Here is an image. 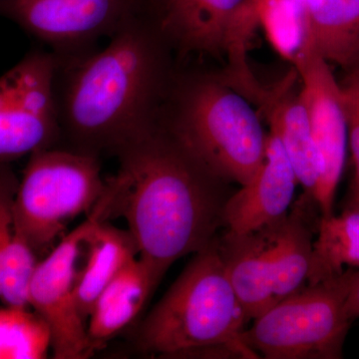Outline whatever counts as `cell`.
<instances>
[{
  "mask_svg": "<svg viewBox=\"0 0 359 359\" xmlns=\"http://www.w3.org/2000/svg\"><path fill=\"white\" fill-rule=\"evenodd\" d=\"M106 180V219L123 217L138 257L159 285L175 262L216 242L230 196L171 134L152 129L117 153Z\"/></svg>",
  "mask_w": 359,
  "mask_h": 359,
  "instance_id": "6da1fadb",
  "label": "cell"
},
{
  "mask_svg": "<svg viewBox=\"0 0 359 359\" xmlns=\"http://www.w3.org/2000/svg\"><path fill=\"white\" fill-rule=\"evenodd\" d=\"M161 58L154 35L135 18L102 50L75 65L58 110L60 125L79 144V151L118 153L155 128Z\"/></svg>",
  "mask_w": 359,
  "mask_h": 359,
  "instance_id": "7a4b0ae2",
  "label": "cell"
},
{
  "mask_svg": "<svg viewBox=\"0 0 359 359\" xmlns=\"http://www.w3.org/2000/svg\"><path fill=\"white\" fill-rule=\"evenodd\" d=\"M248 321L217 238L142 321L137 348L166 358H259L244 341Z\"/></svg>",
  "mask_w": 359,
  "mask_h": 359,
  "instance_id": "3957f363",
  "label": "cell"
},
{
  "mask_svg": "<svg viewBox=\"0 0 359 359\" xmlns=\"http://www.w3.org/2000/svg\"><path fill=\"white\" fill-rule=\"evenodd\" d=\"M169 133L209 173L241 187L266 155L268 133L259 113L218 78H200L184 89Z\"/></svg>",
  "mask_w": 359,
  "mask_h": 359,
  "instance_id": "277c9868",
  "label": "cell"
},
{
  "mask_svg": "<svg viewBox=\"0 0 359 359\" xmlns=\"http://www.w3.org/2000/svg\"><path fill=\"white\" fill-rule=\"evenodd\" d=\"M356 271L308 283L266 309L245 328V344L266 359L342 358L353 323L346 301Z\"/></svg>",
  "mask_w": 359,
  "mask_h": 359,
  "instance_id": "5b68a950",
  "label": "cell"
},
{
  "mask_svg": "<svg viewBox=\"0 0 359 359\" xmlns=\"http://www.w3.org/2000/svg\"><path fill=\"white\" fill-rule=\"evenodd\" d=\"M105 187L96 155L51 148L32 153L14 201L18 233L36 254L48 250L70 222L93 211Z\"/></svg>",
  "mask_w": 359,
  "mask_h": 359,
  "instance_id": "8992f818",
  "label": "cell"
},
{
  "mask_svg": "<svg viewBox=\"0 0 359 359\" xmlns=\"http://www.w3.org/2000/svg\"><path fill=\"white\" fill-rule=\"evenodd\" d=\"M57 59L32 51L0 75V163L50 148L60 131Z\"/></svg>",
  "mask_w": 359,
  "mask_h": 359,
  "instance_id": "52a82bcc",
  "label": "cell"
},
{
  "mask_svg": "<svg viewBox=\"0 0 359 359\" xmlns=\"http://www.w3.org/2000/svg\"><path fill=\"white\" fill-rule=\"evenodd\" d=\"M103 219V205L98 203L86 221L39 262L29 285V308L41 316L50 328L54 358L82 359L93 353L87 323L78 309L75 297L77 263L87 233Z\"/></svg>",
  "mask_w": 359,
  "mask_h": 359,
  "instance_id": "ba28073f",
  "label": "cell"
},
{
  "mask_svg": "<svg viewBox=\"0 0 359 359\" xmlns=\"http://www.w3.org/2000/svg\"><path fill=\"white\" fill-rule=\"evenodd\" d=\"M301 95L308 109L320 177L313 200L320 217L334 214L335 195L346 162L347 121L341 86L330 63L309 46L292 55Z\"/></svg>",
  "mask_w": 359,
  "mask_h": 359,
  "instance_id": "9c48e42d",
  "label": "cell"
},
{
  "mask_svg": "<svg viewBox=\"0 0 359 359\" xmlns=\"http://www.w3.org/2000/svg\"><path fill=\"white\" fill-rule=\"evenodd\" d=\"M160 27L184 51L230 58V75L250 72L245 48L263 0H156Z\"/></svg>",
  "mask_w": 359,
  "mask_h": 359,
  "instance_id": "30bf717a",
  "label": "cell"
},
{
  "mask_svg": "<svg viewBox=\"0 0 359 359\" xmlns=\"http://www.w3.org/2000/svg\"><path fill=\"white\" fill-rule=\"evenodd\" d=\"M144 0H0V16L54 47L112 36Z\"/></svg>",
  "mask_w": 359,
  "mask_h": 359,
  "instance_id": "8fae6325",
  "label": "cell"
},
{
  "mask_svg": "<svg viewBox=\"0 0 359 359\" xmlns=\"http://www.w3.org/2000/svg\"><path fill=\"white\" fill-rule=\"evenodd\" d=\"M297 184L285 149L269 131L261 167L254 178L231 195L224 205V233L244 235L285 218L294 204Z\"/></svg>",
  "mask_w": 359,
  "mask_h": 359,
  "instance_id": "7c38bea8",
  "label": "cell"
},
{
  "mask_svg": "<svg viewBox=\"0 0 359 359\" xmlns=\"http://www.w3.org/2000/svg\"><path fill=\"white\" fill-rule=\"evenodd\" d=\"M297 76V71L290 73L271 89H266L256 82L248 90L245 97L263 111L269 131L278 137L285 149L297 181L304 189V195L313 200L320 167L306 103L301 92L294 90Z\"/></svg>",
  "mask_w": 359,
  "mask_h": 359,
  "instance_id": "4fadbf2b",
  "label": "cell"
},
{
  "mask_svg": "<svg viewBox=\"0 0 359 359\" xmlns=\"http://www.w3.org/2000/svg\"><path fill=\"white\" fill-rule=\"evenodd\" d=\"M283 219L244 235L219 236L224 269L249 321L273 306L276 245Z\"/></svg>",
  "mask_w": 359,
  "mask_h": 359,
  "instance_id": "5bb4252c",
  "label": "cell"
},
{
  "mask_svg": "<svg viewBox=\"0 0 359 359\" xmlns=\"http://www.w3.org/2000/svg\"><path fill=\"white\" fill-rule=\"evenodd\" d=\"M297 11V47H311L330 65L348 70L359 43V0H299Z\"/></svg>",
  "mask_w": 359,
  "mask_h": 359,
  "instance_id": "9a60e30c",
  "label": "cell"
},
{
  "mask_svg": "<svg viewBox=\"0 0 359 359\" xmlns=\"http://www.w3.org/2000/svg\"><path fill=\"white\" fill-rule=\"evenodd\" d=\"M157 287L139 257L111 280L97 297L87 320V334L93 353L133 323Z\"/></svg>",
  "mask_w": 359,
  "mask_h": 359,
  "instance_id": "2e32d148",
  "label": "cell"
},
{
  "mask_svg": "<svg viewBox=\"0 0 359 359\" xmlns=\"http://www.w3.org/2000/svg\"><path fill=\"white\" fill-rule=\"evenodd\" d=\"M84 244L88 256L83 269L77 271L75 297L78 309L87 323L97 297L138 257V250L128 231L120 230L103 219L89 231Z\"/></svg>",
  "mask_w": 359,
  "mask_h": 359,
  "instance_id": "e0dca14e",
  "label": "cell"
},
{
  "mask_svg": "<svg viewBox=\"0 0 359 359\" xmlns=\"http://www.w3.org/2000/svg\"><path fill=\"white\" fill-rule=\"evenodd\" d=\"M313 240L308 283L359 269V205L348 203L340 214L320 217Z\"/></svg>",
  "mask_w": 359,
  "mask_h": 359,
  "instance_id": "ac0fdd59",
  "label": "cell"
},
{
  "mask_svg": "<svg viewBox=\"0 0 359 359\" xmlns=\"http://www.w3.org/2000/svg\"><path fill=\"white\" fill-rule=\"evenodd\" d=\"M50 328L36 311L0 309V359H43L51 348Z\"/></svg>",
  "mask_w": 359,
  "mask_h": 359,
  "instance_id": "d6986e66",
  "label": "cell"
},
{
  "mask_svg": "<svg viewBox=\"0 0 359 359\" xmlns=\"http://www.w3.org/2000/svg\"><path fill=\"white\" fill-rule=\"evenodd\" d=\"M18 184L13 169L7 163H0V287L6 269L36 257L16 229L14 201Z\"/></svg>",
  "mask_w": 359,
  "mask_h": 359,
  "instance_id": "ffe728a7",
  "label": "cell"
},
{
  "mask_svg": "<svg viewBox=\"0 0 359 359\" xmlns=\"http://www.w3.org/2000/svg\"><path fill=\"white\" fill-rule=\"evenodd\" d=\"M348 70V76L344 80V83H340L346 109L347 139L354 167L353 181L348 203L359 205V65Z\"/></svg>",
  "mask_w": 359,
  "mask_h": 359,
  "instance_id": "44dd1931",
  "label": "cell"
},
{
  "mask_svg": "<svg viewBox=\"0 0 359 359\" xmlns=\"http://www.w3.org/2000/svg\"><path fill=\"white\" fill-rule=\"evenodd\" d=\"M346 311L351 320L359 318V269L354 275L346 301Z\"/></svg>",
  "mask_w": 359,
  "mask_h": 359,
  "instance_id": "7402d4cb",
  "label": "cell"
},
{
  "mask_svg": "<svg viewBox=\"0 0 359 359\" xmlns=\"http://www.w3.org/2000/svg\"><path fill=\"white\" fill-rule=\"evenodd\" d=\"M356 65H359V43H358V49H356L355 56H354V60H353V65H351V68H353V66H355ZM351 68H349V69H351Z\"/></svg>",
  "mask_w": 359,
  "mask_h": 359,
  "instance_id": "603a6c76",
  "label": "cell"
},
{
  "mask_svg": "<svg viewBox=\"0 0 359 359\" xmlns=\"http://www.w3.org/2000/svg\"><path fill=\"white\" fill-rule=\"evenodd\" d=\"M155 1H156V0H155Z\"/></svg>",
  "mask_w": 359,
  "mask_h": 359,
  "instance_id": "cb8c5ba5",
  "label": "cell"
}]
</instances>
